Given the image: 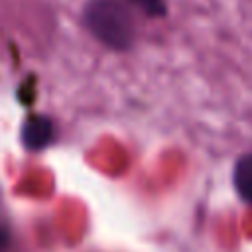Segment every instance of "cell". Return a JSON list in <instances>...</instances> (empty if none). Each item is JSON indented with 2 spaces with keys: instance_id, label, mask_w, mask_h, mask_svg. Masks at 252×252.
I'll use <instances>...</instances> for the list:
<instances>
[{
  "instance_id": "obj_1",
  "label": "cell",
  "mask_w": 252,
  "mask_h": 252,
  "mask_svg": "<svg viewBox=\"0 0 252 252\" xmlns=\"http://www.w3.org/2000/svg\"><path fill=\"white\" fill-rule=\"evenodd\" d=\"M83 20L89 32L110 49L124 51L134 41V20L124 0H89Z\"/></svg>"
},
{
  "instance_id": "obj_2",
  "label": "cell",
  "mask_w": 252,
  "mask_h": 252,
  "mask_svg": "<svg viewBox=\"0 0 252 252\" xmlns=\"http://www.w3.org/2000/svg\"><path fill=\"white\" fill-rule=\"evenodd\" d=\"M24 146L30 150H41L53 140V124L45 116H30L22 130Z\"/></svg>"
},
{
  "instance_id": "obj_3",
  "label": "cell",
  "mask_w": 252,
  "mask_h": 252,
  "mask_svg": "<svg viewBox=\"0 0 252 252\" xmlns=\"http://www.w3.org/2000/svg\"><path fill=\"white\" fill-rule=\"evenodd\" d=\"M232 183L238 197L252 205V154H244L238 158L232 169Z\"/></svg>"
},
{
  "instance_id": "obj_4",
  "label": "cell",
  "mask_w": 252,
  "mask_h": 252,
  "mask_svg": "<svg viewBox=\"0 0 252 252\" xmlns=\"http://www.w3.org/2000/svg\"><path fill=\"white\" fill-rule=\"evenodd\" d=\"M128 2L152 18H161L167 14V2L165 0H128Z\"/></svg>"
},
{
  "instance_id": "obj_5",
  "label": "cell",
  "mask_w": 252,
  "mask_h": 252,
  "mask_svg": "<svg viewBox=\"0 0 252 252\" xmlns=\"http://www.w3.org/2000/svg\"><path fill=\"white\" fill-rule=\"evenodd\" d=\"M8 244H10V232H8L4 226H0V252L6 250Z\"/></svg>"
}]
</instances>
